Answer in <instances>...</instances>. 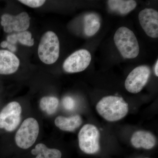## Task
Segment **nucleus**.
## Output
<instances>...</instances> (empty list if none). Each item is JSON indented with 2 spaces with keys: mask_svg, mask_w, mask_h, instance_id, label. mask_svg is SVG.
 I'll list each match as a JSON object with an SVG mask.
<instances>
[{
  "mask_svg": "<svg viewBox=\"0 0 158 158\" xmlns=\"http://www.w3.org/2000/svg\"><path fill=\"white\" fill-rule=\"evenodd\" d=\"M98 113L107 121L120 120L127 115L128 104L121 97L110 95L102 98L96 105Z\"/></svg>",
  "mask_w": 158,
  "mask_h": 158,
  "instance_id": "1",
  "label": "nucleus"
},
{
  "mask_svg": "<svg viewBox=\"0 0 158 158\" xmlns=\"http://www.w3.org/2000/svg\"><path fill=\"white\" fill-rule=\"evenodd\" d=\"M114 40L116 47L125 59H134L139 55L140 49L138 40L134 32L126 27H120L116 31Z\"/></svg>",
  "mask_w": 158,
  "mask_h": 158,
  "instance_id": "2",
  "label": "nucleus"
},
{
  "mask_svg": "<svg viewBox=\"0 0 158 158\" xmlns=\"http://www.w3.org/2000/svg\"><path fill=\"white\" fill-rule=\"evenodd\" d=\"M60 44L56 34L48 31L43 34L40 39L38 48L40 59L48 65L54 64L59 56Z\"/></svg>",
  "mask_w": 158,
  "mask_h": 158,
  "instance_id": "3",
  "label": "nucleus"
},
{
  "mask_svg": "<svg viewBox=\"0 0 158 158\" xmlns=\"http://www.w3.org/2000/svg\"><path fill=\"white\" fill-rule=\"evenodd\" d=\"M100 134L95 126L85 124L78 134L79 145L82 151L88 154L96 153L100 149Z\"/></svg>",
  "mask_w": 158,
  "mask_h": 158,
  "instance_id": "4",
  "label": "nucleus"
},
{
  "mask_svg": "<svg viewBox=\"0 0 158 158\" xmlns=\"http://www.w3.org/2000/svg\"><path fill=\"white\" fill-rule=\"evenodd\" d=\"M39 133V126L37 120L33 118H27L15 135L16 144L20 148L28 149L34 144Z\"/></svg>",
  "mask_w": 158,
  "mask_h": 158,
  "instance_id": "5",
  "label": "nucleus"
},
{
  "mask_svg": "<svg viewBox=\"0 0 158 158\" xmlns=\"http://www.w3.org/2000/svg\"><path fill=\"white\" fill-rule=\"evenodd\" d=\"M150 74V68L147 65L136 67L130 73L126 80V89L131 93H139L147 84Z\"/></svg>",
  "mask_w": 158,
  "mask_h": 158,
  "instance_id": "6",
  "label": "nucleus"
},
{
  "mask_svg": "<svg viewBox=\"0 0 158 158\" xmlns=\"http://www.w3.org/2000/svg\"><path fill=\"white\" fill-rule=\"evenodd\" d=\"M22 108L16 102L9 103L0 113V128L9 132L14 131L19 124Z\"/></svg>",
  "mask_w": 158,
  "mask_h": 158,
  "instance_id": "7",
  "label": "nucleus"
},
{
  "mask_svg": "<svg viewBox=\"0 0 158 158\" xmlns=\"http://www.w3.org/2000/svg\"><path fill=\"white\" fill-rule=\"evenodd\" d=\"M91 60V55L89 51L86 49L79 50L65 59L63 64V68L68 73L81 72L88 68Z\"/></svg>",
  "mask_w": 158,
  "mask_h": 158,
  "instance_id": "8",
  "label": "nucleus"
},
{
  "mask_svg": "<svg viewBox=\"0 0 158 158\" xmlns=\"http://www.w3.org/2000/svg\"><path fill=\"white\" fill-rule=\"evenodd\" d=\"M1 19L4 31L11 33L13 31L20 32L27 31L30 27L31 18L27 12H23L16 15L4 14Z\"/></svg>",
  "mask_w": 158,
  "mask_h": 158,
  "instance_id": "9",
  "label": "nucleus"
},
{
  "mask_svg": "<svg viewBox=\"0 0 158 158\" xmlns=\"http://www.w3.org/2000/svg\"><path fill=\"white\" fill-rule=\"evenodd\" d=\"M138 19L142 28L148 36L158 37V12L153 9H145L139 12Z\"/></svg>",
  "mask_w": 158,
  "mask_h": 158,
  "instance_id": "10",
  "label": "nucleus"
},
{
  "mask_svg": "<svg viewBox=\"0 0 158 158\" xmlns=\"http://www.w3.org/2000/svg\"><path fill=\"white\" fill-rule=\"evenodd\" d=\"M19 59L7 50H0V74H11L16 72L19 66Z\"/></svg>",
  "mask_w": 158,
  "mask_h": 158,
  "instance_id": "11",
  "label": "nucleus"
},
{
  "mask_svg": "<svg viewBox=\"0 0 158 158\" xmlns=\"http://www.w3.org/2000/svg\"><path fill=\"white\" fill-rule=\"evenodd\" d=\"M131 143L136 148H142L150 149L156 143V139L154 135L148 131H137L133 134L131 138Z\"/></svg>",
  "mask_w": 158,
  "mask_h": 158,
  "instance_id": "12",
  "label": "nucleus"
},
{
  "mask_svg": "<svg viewBox=\"0 0 158 158\" xmlns=\"http://www.w3.org/2000/svg\"><path fill=\"white\" fill-rule=\"evenodd\" d=\"M83 120L79 115L66 117L59 116L56 118L55 123L60 130L65 131H73L81 126Z\"/></svg>",
  "mask_w": 158,
  "mask_h": 158,
  "instance_id": "13",
  "label": "nucleus"
},
{
  "mask_svg": "<svg viewBox=\"0 0 158 158\" xmlns=\"http://www.w3.org/2000/svg\"><path fill=\"white\" fill-rule=\"evenodd\" d=\"M110 10L121 15H125L135 9L136 1L133 0H109L107 1Z\"/></svg>",
  "mask_w": 158,
  "mask_h": 158,
  "instance_id": "14",
  "label": "nucleus"
},
{
  "mask_svg": "<svg viewBox=\"0 0 158 158\" xmlns=\"http://www.w3.org/2000/svg\"><path fill=\"white\" fill-rule=\"evenodd\" d=\"M101 26L100 16L95 13H88L84 17V31L87 36H92L96 34Z\"/></svg>",
  "mask_w": 158,
  "mask_h": 158,
  "instance_id": "15",
  "label": "nucleus"
},
{
  "mask_svg": "<svg viewBox=\"0 0 158 158\" xmlns=\"http://www.w3.org/2000/svg\"><path fill=\"white\" fill-rule=\"evenodd\" d=\"M31 153L36 156L35 158H61L62 153L56 148H49L45 144L39 143L31 151Z\"/></svg>",
  "mask_w": 158,
  "mask_h": 158,
  "instance_id": "16",
  "label": "nucleus"
},
{
  "mask_svg": "<svg viewBox=\"0 0 158 158\" xmlns=\"http://www.w3.org/2000/svg\"><path fill=\"white\" fill-rule=\"evenodd\" d=\"M6 41L8 43L13 45L16 44L19 41L23 45L30 47L34 45V39L32 38V34L31 32L27 31L9 35L7 36Z\"/></svg>",
  "mask_w": 158,
  "mask_h": 158,
  "instance_id": "17",
  "label": "nucleus"
},
{
  "mask_svg": "<svg viewBox=\"0 0 158 158\" xmlns=\"http://www.w3.org/2000/svg\"><path fill=\"white\" fill-rule=\"evenodd\" d=\"M59 104V99L55 97H44L41 99L40 107L42 111L48 115L56 113Z\"/></svg>",
  "mask_w": 158,
  "mask_h": 158,
  "instance_id": "18",
  "label": "nucleus"
},
{
  "mask_svg": "<svg viewBox=\"0 0 158 158\" xmlns=\"http://www.w3.org/2000/svg\"><path fill=\"white\" fill-rule=\"evenodd\" d=\"M20 2L32 8H39L45 3V1L43 0H20Z\"/></svg>",
  "mask_w": 158,
  "mask_h": 158,
  "instance_id": "19",
  "label": "nucleus"
},
{
  "mask_svg": "<svg viewBox=\"0 0 158 158\" xmlns=\"http://www.w3.org/2000/svg\"><path fill=\"white\" fill-rule=\"evenodd\" d=\"M63 106L66 110H72L75 106V102L72 98L69 96L65 97L62 100Z\"/></svg>",
  "mask_w": 158,
  "mask_h": 158,
  "instance_id": "20",
  "label": "nucleus"
},
{
  "mask_svg": "<svg viewBox=\"0 0 158 158\" xmlns=\"http://www.w3.org/2000/svg\"><path fill=\"white\" fill-rule=\"evenodd\" d=\"M7 48H8L10 51H12V52H15L16 50V47L14 45L10 44L8 43Z\"/></svg>",
  "mask_w": 158,
  "mask_h": 158,
  "instance_id": "21",
  "label": "nucleus"
},
{
  "mask_svg": "<svg viewBox=\"0 0 158 158\" xmlns=\"http://www.w3.org/2000/svg\"><path fill=\"white\" fill-rule=\"evenodd\" d=\"M8 46V42L7 41H3L1 43V46L3 48H6Z\"/></svg>",
  "mask_w": 158,
  "mask_h": 158,
  "instance_id": "22",
  "label": "nucleus"
},
{
  "mask_svg": "<svg viewBox=\"0 0 158 158\" xmlns=\"http://www.w3.org/2000/svg\"><path fill=\"white\" fill-rule=\"evenodd\" d=\"M158 60H157L156 63V65H155V74L156 76L157 77L158 76Z\"/></svg>",
  "mask_w": 158,
  "mask_h": 158,
  "instance_id": "23",
  "label": "nucleus"
},
{
  "mask_svg": "<svg viewBox=\"0 0 158 158\" xmlns=\"http://www.w3.org/2000/svg\"></svg>",
  "mask_w": 158,
  "mask_h": 158,
  "instance_id": "24",
  "label": "nucleus"
}]
</instances>
